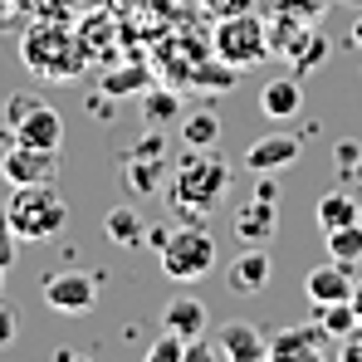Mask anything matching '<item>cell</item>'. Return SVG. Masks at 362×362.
<instances>
[{
  "instance_id": "obj_16",
  "label": "cell",
  "mask_w": 362,
  "mask_h": 362,
  "mask_svg": "<svg viewBox=\"0 0 362 362\" xmlns=\"http://www.w3.org/2000/svg\"><path fill=\"white\" fill-rule=\"evenodd\" d=\"M259 108H264V118H294L303 108V88L299 78H274V83H264V93H259Z\"/></svg>"
},
{
  "instance_id": "obj_26",
  "label": "cell",
  "mask_w": 362,
  "mask_h": 362,
  "mask_svg": "<svg viewBox=\"0 0 362 362\" xmlns=\"http://www.w3.org/2000/svg\"><path fill=\"white\" fill-rule=\"evenodd\" d=\"M142 78H147L142 69H118V74L103 78V93H113V98H118V93H132V83H142Z\"/></svg>"
},
{
  "instance_id": "obj_2",
  "label": "cell",
  "mask_w": 362,
  "mask_h": 362,
  "mask_svg": "<svg viewBox=\"0 0 362 362\" xmlns=\"http://www.w3.org/2000/svg\"><path fill=\"white\" fill-rule=\"evenodd\" d=\"M5 211H10V226L20 230V240H54L69 226V201L54 191V181L15 186V196H10Z\"/></svg>"
},
{
  "instance_id": "obj_24",
  "label": "cell",
  "mask_w": 362,
  "mask_h": 362,
  "mask_svg": "<svg viewBox=\"0 0 362 362\" xmlns=\"http://www.w3.org/2000/svg\"><path fill=\"white\" fill-rule=\"evenodd\" d=\"M181 358H186V338H181V333H172V328H167V333L147 348V362H181Z\"/></svg>"
},
{
  "instance_id": "obj_31",
  "label": "cell",
  "mask_w": 362,
  "mask_h": 362,
  "mask_svg": "<svg viewBox=\"0 0 362 362\" xmlns=\"http://www.w3.org/2000/svg\"><path fill=\"white\" fill-rule=\"evenodd\" d=\"M211 5H226L230 15H240V10H250V0H211ZM226 10H221V15H226Z\"/></svg>"
},
{
  "instance_id": "obj_14",
  "label": "cell",
  "mask_w": 362,
  "mask_h": 362,
  "mask_svg": "<svg viewBox=\"0 0 362 362\" xmlns=\"http://www.w3.org/2000/svg\"><path fill=\"white\" fill-rule=\"evenodd\" d=\"M303 289H308V299L313 303H338V299H353V264H318V269H308V279H303Z\"/></svg>"
},
{
  "instance_id": "obj_1",
  "label": "cell",
  "mask_w": 362,
  "mask_h": 362,
  "mask_svg": "<svg viewBox=\"0 0 362 362\" xmlns=\"http://www.w3.org/2000/svg\"><path fill=\"white\" fill-rule=\"evenodd\" d=\"M226 196H230L226 157H216L211 147H186V157L177 162V181H172V211L181 221H196V216L221 211Z\"/></svg>"
},
{
  "instance_id": "obj_19",
  "label": "cell",
  "mask_w": 362,
  "mask_h": 362,
  "mask_svg": "<svg viewBox=\"0 0 362 362\" xmlns=\"http://www.w3.org/2000/svg\"><path fill=\"white\" fill-rule=\"evenodd\" d=\"M313 216H318V230L328 235V230H338V226H353V221H358V201H353L348 191H328V196L318 201V211H313Z\"/></svg>"
},
{
  "instance_id": "obj_3",
  "label": "cell",
  "mask_w": 362,
  "mask_h": 362,
  "mask_svg": "<svg viewBox=\"0 0 362 362\" xmlns=\"http://www.w3.org/2000/svg\"><path fill=\"white\" fill-rule=\"evenodd\" d=\"M20 59L30 64L40 78H74L83 69V45L64 25H35L20 45Z\"/></svg>"
},
{
  "instance_id": "obj_25",
  "label": "cell",
  "mask_w": 362,
  "mask_h": 362,
  "mask_svg": "<svg viewBox=\"0 0 362 362\" xmlns=\"http://www.w3.org/2000/svg\"><path fill=\"white\" fill-rule=\"evenodd\" d=\"M15 255H20V230L10 226V211L0 206V269H10Z\"/></svg>"
},
{
  "instance_id": "obj_13",
  "label": "cell",
  "mask_w": 362,
  "mask_h": 362,
  "mask_svg": "<svg viewBox=\"0 0 362 362\" xmlns=\"http://www.w3.org/2000/svg\"><path fill=\"white\" fill-rule=\"evenodd\" d=\"M216 343H221V358L226 362H264L269 358V338L255 323H245V318H230Z\"/></svg>"
},
{
  "instance_id": "obj_15",
  "label": "cell",
  "mask_w": 362,
  "mask_h": 362,
  "mask_svg": "<svg viewBox=\"0 0 362 362\" xmlns=\"http://www.w3.org/2000/svg\"><path fill=\"white\" fill-rule=\"evenodd\" d=\"M206 303L191 299V294H177V299H167V308H162V328H172V333H181V338H201L206 333Z\"/></svg>"
},
{
  "instance_id": "obj_21",
  "label": "cell",
  "mask_w": 362,
  "mask_h": 362,
  "mask_svg": "<svg viewBox=\"0 0 362 362\" xmlns=\"http://www.w3.org/2000/svg\"><path fill=\"white\" fill-rule=\"evenodd\" d=\"M181 137H186V147H216V137H221V118L216 113H186V118L177 122Z\"/></svg>"
},
{
  "instance_id": "obj_36",
  "label": "cell",
  "mask_w": 362,
  "mask_h": 362,
  "mask_svg": "<svg viewBox=\"0 0 362 362\" xmlns=\"http://www.w3.org/2000/svg\"><path fill=\"white\" fill-rule=\"evenodd\" d=\"M0 137H5V122H0Z\"/></svg>"
},
{
  "instance_id": "obj_33",
  "label": "cell",
  "mask_w": 362,
  "mask_h": 362,
  "mask_svg": "<svg viewBox=\"0 0 362 362\" xmlns=\"http://www.w3.org/2000/svg\"><path fill=\"white\" fill-rule=\"evenodd\" d=\"M353 45H362V15L353 20Z\"/></svg>"
},
{
  "instance_id": "obj_4",
  "label": "cell",
  "mask_w": 362,
  "mask_h": 362,
  "mask_svg": "<svg viewBox=\"0 0 362 362\" xmlns=\"http://www.w3.org/2000/svg\"><path fill=\"white\" fill-rule=\"evenodd\" d=\"M264 54H274V45H269V30H264V20L259 15H226L221 20V30H216V59L230 64V69H250V64H259Z\"/></svg>"
},
{
  "instance_id": "obj_9",
  "label": "cell",
  "mask_w": 362,
  "mask_h": 362,
  "mask_svg": "<svg viewBox=\"0 0 362 362\" xmlns=\"http://www.w3.org/2000/svg\"><path fill=\"white\" fill-rule=\"evenodd\" d=\"M333 348V338L318 328V323H289V328H279L274 338H269V358L274 362H313L323 358Z\"/></svg>"
},
{
  "instance_id": "obj_18",
  "label": "cell",
  "mask_w": 362,
  "mask_h": 362,
  "mask_svg": "<svg viewBox=\"0 0 362 362\" xmlns=\"http://www.w3.org/2000/svg\"><path fill=\"white\" fill-rule=\"evenodd\" d=\"M103 230H108V240L122 245V250H142V235H147V221L132 211V206H113L108 216H103Z\"/></svg>"
},
{
  "instance_id": "obj_34",
  "label": "cell",
  "mask_w": 362,
  "mask_h": 362,
  "mask_svg": "<svg viewBox=\"0 0 362 362\" xmlns=\"http://www.w3.org/2000/svg\"><path fill=\"white\" fill-rule=\"evenodd\" d=\"M0 289H5V269H0Z\"/></svg>"
},
{
  "instance_id": "obj_30",
  "label": "cell",
  "mask_w": 362,
  "mask_h": 362,
  "mask_svg": "<svg viewBox=\"0 0 362 362\" xmlns=\"http://www.w3.org/2000/svg\"><path fill=\"white\" fill-rule=\"evenodd\" d=\"M167 240H172V230H167V226H152V230L142 235V245H152V250H162Z\"/></svg>"
},
{
  "instance_id": "obj_23",
  "label": "cell",
  "mask_w": 362,
  "mask_h": 362,
  "mask_svg": "<svg viewBox=\"0 0 362 362\" xmlns=\"http://www.w3.org/2000/svg\"><path fill=\"white\" fill-rule=\"evenodd\" d=\"M122 181H127L132 191H157V186H162V162H157V157H147V162H142V157L132 152V162H127Z\"/></svg>"
},
{
  "instance_id": "obj_20",
  "label": "cell",
  "mask_w": 362,
  "mask_h": 362,
  "mask_svg": "<svg viewBox=\"0 0 362 362\" xmlns=\"http://www.w3.org/2000/svg\"><path fill=\"white\" fill-rule=\"evenodd\" d=\"M142 113H147V127H177L181 103L167 93V88H147V93H142Z\"/></svg>"
},
{
  "instance_id": "obj_12",
  "label": "cell",
  "mask_w": 362,
  "mask_h": 362,
  "mask_svg": "<svg viewBox=\"0 0 362 362\" xmlns=\"http://www.w3.org/2000/svg\"><path fill=\"white\" fill-rule=\"evenodd\" d=\"M274 230H279V201L255 191L240 211H235V235H240L245 245H269Z\"/></svg>"
},
{
  "instance_id": "obj_22",
  "label": "cell",
  "mask_w": 362,
  "mask_h": 362,
  "mask_svg": "<svg viewBox=\"0 0 362 362\" xmlns=\"http://www.w3.org/2000/svg\"><path fill=\"white\" fill-rule=\"evenodd\" d=\"M328 255H333L338 264H358V259H362V221L328 230Z\"/></svg>"
},
{
  "instance_id": "obj_7",
  "label": "cell",
  "mask_w": 362,
  "mask_h": 362,
  "mask_svg": "<svg viewBox=\"0 0 362 362\" xmlns=\"http://www.w3.org/2000/svg\"><path fill=\"white\" fill-rule=\"evenodd\" d=\"M10 132H15V142H25V147H49V152H59L64 118L49 103H35V98H30V103L10 118Z\"/></svg>"
},
{
  "instance_id": "obj_11",
  "label": "cell",
  "mask_w": 362,
  "mask_h": 362,
  "mask_svg": "<svg viewBox=\"0 0 362 362\" xmlns=\"http://www.w3.org/2000/svg\"><path fill=\"white\" fill-rule=\"evenodd\" d=\"M269 274H274L269 255H264L259 245H250V250H240V255L226 264V289H230V294H240V299H255V294H264Z\"/></svg>"
},
{
  "instance_id": "obj_6",
  "label": "cell",
  "mask_w": 362,
  "mask_h": 362,
  "mask_svg": "<svg viewBox=\"0 0 362 362\" xmlns=\"http://www.w3.org/2000/svg\"><path fill=\"white\" fill-rule=\"evenodd\" d=\"M0 177L10 181V186H40V181H54L59 177V152L15 142V147L0 157Z\"/></svg>"
},
{
  "instance_id": "obj_32",
  "label": "cell",
  "mask_w": 362,
  "mask_h": 362,
  "mask_svg": "<svg viewBox=\"0 0 362 362\" xmlns=\"http://www.w3.org/2000/svg\"><path fill=\"white\" fill-rule=\"evenodd\" d=\"M353 308H358V318H362V279L353 274Z\"/></svg>"
},
{
  "instance_id": "obj_10",
  "label": "cell",
  "mask_w": 362,
  "mask_h": 362,
  "mask_svg": "<svg viewBox=\"0 0 362 362\" xmlns=\"http://www.w3.org/2000/svg\"><path fill=\"white\" fill-rule=\"evenodd\" d=\"M303 152V142L294 137V132H264V137H255L250 147H245V167L259 177V172H284V167H294Z\"/></svg>"
},
{
  "instance_id": "obj_27",
  "label": "cell",
  "mask_w": 362,
  "mask_h": 362,
  "mask_svg": "<svg viewBox=\"0 0 362 362\" xmlns=\"http://www.w3.org/2000/svg\"><path fill=\"white\" fill-rule=\"evenodd\" d=\"M333 162H338V172H358L362 167V147L358 142H338V147H333Z\"/></svg>"
},
{
  "instance_id": "obj_37",
  "label": "cell",
  "mask_w": 362,
  "mask_h": 362,
  "mask_svg": "<svg viewBox=\"0 0 362 362\" xmlns=\"http://www.w3.org/2000/svg\"><path fill=\"white\" fill-rule=\"evenodd\" d=\"M358 177H362V167H358Z\"/></svg>"
},
{
  "instance_id": "obj_35",
  "label": "cell",
  "mask_w": 362,
  "mask_h": 362,
  "mask_svg": "<svg viewBox=\"0 0 362 362\" xmlns=\"http://www.w3.org/2000/svg\"><path fill=\"white\" fill-rule=\"evenodd\" d=\"M358 221H362V201H358Z\"/></svg>"
},
{
  "instance_id": "obj_5",
  "label": "cell",
  "mask_w": 362,
  "mask_h": 362,
  "mask_svg": "<svg viewBox=\"0 0 362 362\" xmlns=\"http://www.w3.org/2000/svg\"><path fill=\"white\" fill-rule=\"evenodd\" d=\"M157 255H162L167 279H177V284H191V279L216 269V240L206 230H196V226L191 230H172V240L162 245Z\"/></svg>"
},
{
  "instance_id": "obj_8",
  "label": "cell",
  "mask_w": 362,
  "mask_h": 362,
  "mask_svg": "<svg viewBox=\"0 0 362 362\" xmlns=\"http://www.w3.org/2000/svg\"><path fill=\"white\" fill-rule=\"evenodd\" d=\"M98 274H78V269H69V274H49L45 279V303L54 308V313H88L93 303H98Z\"/></svg>"
},
{
  "instance_id": "obj_29",
  "label": "cell",
  "mask_w": 362,
  "mask_h": 362,
  "mask_svg": "<svg viewBox=\"0 0 362 362\" xmlns=\"http://www.w3.org/2000/svg\"><path fill=\"white\" fill-rule=\"evenodd\" d=\"M88 113H93V118H113V93H108V98L93 93V98H88Z\"/></svg>"
},
{
  "instance_id": "obj_28",
  "label": "cell",
  "mask_w": 362,
  "mask_h": 362,
  "mask_svg": "<svg viewBox=\"0 0 362 362\" xmlns=\"http://www.w3.org/2000/svg\"><path fill=\"white\" fill-rule=\"evenodd\" d=\"M15 323H20V318H15V308L0 299V348H10V343H15Z\"/></svg>"
},
{
  "instance_id": "obj_17",
  "label": "cell",
  "mask_w": 362,
  "mask_h": 362,
  "mask_svg": "<svg viewBox=\"0 0 362 362\" xmlns=\"http://www.w3.org/2000/svg\"><path fill=\"white\" fill-rule=\"evenodd\" d=\"M313 323L333 338V343H343L348 333H358L362 328V318H358V308H353V299H338V303H313Z\"/></svg>"
}]
</instances>
